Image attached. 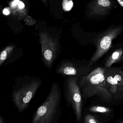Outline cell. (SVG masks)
<instances>
[{
	"label": "cell",
	"mask_w": 123,
	"mask_h": 123,
	"mask_svg": "<svg viewBox=\"0 0 123 123\" xmlns=\"http://www.w3.org/2000/svg\"><path fill=\"white\" fill-rule=\"evenodd\" d=\"M73 6V3L72 0H63V9L66 11L71 10Z\"/></svg>",
	"instance_id": "16"
},
{
	"label": "cell",
	"mask_w": 123,
	"mask_h": 123,
	"mask_svg": "<svg viewBox=\"0 0 123 123\" xmlns=\"http://www.w3.org/2000/svg\"><path fill=\"white\" fill-rule=\"evenodd\" d=\"M3 13L4 15H8L10 13V10L8 8H5L3 11Z\"/></svg>",
	"instance_id": "17"
},
{
	"label": "cell",
	"mask_w": 123,
	"mask_h": 123,
	"mask_svg": "<svg viewBox=\"0 0 123 123\" xmlns=\"http://www.w3.org/2000/svg\"><path fill=\"white\" fill-rule=\"evenodd\" d=\"M23 54L22 51L17 49L14 44L6 46L0 53V67H7L19 59Z\"/></svg>",
	"instance_id": "9"
},
{
	"label": "cell",
	"mask_w": 123,
	"mask_h": 123,
	"mask_svg": "<svg viewBox=\"0 0 123 123\" xmlns=\"http://www.w3.org/2000/svg\"><path fill=\"white\" fill-rule=\"evenodd\" d=\"M42 83L39 78L27 75L13 79L11 100L18 112L23 113L28 109Z\"/></svg>",
	"instance_id": "3"
},
{
	"label": "cell",
	"mask_w": 123,
	"mask_h": 123,
	"mask_svg": "<svg viewBox=\"0 0 123 123\" xmlns=\"http://www.w3.org/2000/svg\"><path fill=\"white\" fill-rule=\"evenodd\" d=\"M93 113L97 114L104 121L105 123L114 118L113 109L105 105L91 104L85 109L84 113Z\"/></svg>",
	"instance_id": "11"
},
{
	"label": "cell",
	"mask_w": 123,
	"mask_h": 123,
	"mask_svg": "<svg viewBox=\"0 0 123 123\" xmlns=\"http://www.w3.org/2000/svg\"><path fill=\"white\" fill-rule=\"evenodd\" d=\"M123 30V27L122 26L112 28L100 34L94 39L96 49L90 59L91 67L93 68L99 60L106 54L112 47L113 40L121 33Z\"/></svg>",
	"instance_id": "7"
},
{
	"label": "cell",
	"mask_w": 123,
	"mask_h": 123,
	"mask_svg": "<svg viewBox=\"0 0 123 123\" xmlns=\"http://www.w3.org/2000/svg\"><path fill=\"white\" fill-rule=\"evenodd\" d=\"M104 75L105 86L114 97L116 93L118 86L123 78L122 66L105 67Z\"/></svg>",
	"instance_id": "8"
},
{
	"label": "cell",
	"mask_w": 123,
	"mask_h": 123,
	"mask_svg": "<svg viewBox=\"0 0 123 123\" xmlns=\"http://www.w3.org/2000/svg\"><path fill=\"white\" fill-rule=\"evenodd\" d=\"M123 56V46L114 49L106 56L103 63V66L109 67L115 63H118Z\"/></svg>",
	"instance_id": "13"
},
{
	"label": "cell",
	"mask_w": 123,
	"mask_h": 123,
	"mask_svg": "<svg viewBox=\"0 0 123 123\" xmlns=\"http://www.w3.org/2000/svg\"><path fill=\"white\" fill-rule=\"evenodd\" d=\"M90 60L75 58L62 60L56 68L55 72L62 77L75 76L80 78L87 75L93 68L90 66Z\"/></svg>",
	"instance_id": "6"
},
{
	"label": "cell",
	"mask_w": 123,
	"mask_h": 123,
	"mask_svg": "<svg viewBox=\"0 0 123 123\" xmlns=\"http://www.w3.org/2000/svg\"><path fill=\"white\" fill-rule=\"evenodd\" d=\"M10 9L13 15L18 20L27 16L28 10L24 3L20 0H14L10 3Z\"/></svg>",
	"instance_id": "12"
},
{
	"label": "cell",
	"mask_w": 123,
	"mask_h": 123,
	"mask_svg": "<svg viewBox=\"0 0 123 123\" xmlns=\"http://www.w3.org/2000/svg\"><path fill=\"white\" fill-rule=\"evenodd\" d=\"M41 1L46 6H47V0H41Z\"/></svg>",
	"instance_id": "21"
},
{
	"label": "cell",
	"mask_w": 123,
	"mask_h": 123,
	"mask_svg": "<svg viewBox=\"0 0 123 123\" xmlns=\"http://www.w3.org/2000/svg\"><path fill=\"white\" fill-rule=\"evenodd\" d=\"M80 78L75 76L65 77L63 83V93L67 107L71 106L77 123L82 120L83 100L81 90L78 84Z\"/></svg>",
	"instance_id": "4"
},
{
	"label": "cell",
	"mask_w": 123,
	"mask_h": 123,
	"mask_svg": "<svg viewBox=\"0 0 123 123\" xmlns=\"http://www.w3.org/2000/svg\"><path fill=\"white\" fill-rule=\"evenodd\" d=\"M42 62L45 68L51 70L62 52L61 44L57 38L51 36L47 32L39 34Z\"/></svg>",
	"instance_id": "5"
},
{
	"label": "cell",
	"mask_w": 123,
	"mask_h": 123,
	"mask_svg": "<svg viewBox=\"0 0 123 123\" xmlns=\"http://www.w3.org/2000/svg\"><path fill=\"white\" fill-rule=\"evenodd\" d=\"M105 67L93 68L87 75L80 77L78 84L81 90L83 104L88 99L95 97L105 105H114L113 97L105 86Z\"/></svg>",
	"instance_id": "1"
},
{
	"label": "cell",
	"mask_w": 123,
	"mask_h": 123,
	"mask_svg": "<svg viewBox=\"0 0 123 123\" xmlns=\"http://www.w3.org/2000/svg\"><path fill=\"white\" fill-rule=\"evenodd\" d=\"M116 123H123V117L119 118L116 121Z\"/></svg>",
	"instance_id": "18"
},
{
	"label": "cell",
	"mask_w": 123,
	"mask_h": 123,
	"mask_svg": "<svg viewBox=\"0 0 123 123\" xmlns=\"http://www.w3.org/2000/svg\"><path fill=\"white\" fill-rule=\"evenodd\" d=\"M122 66L123 69V66ZM114 105L123 104V77L118 85L116 93L113 97Z\"/></svg>",
	"instance_id": "15"
},
{
	"label": "cell",
	"mask_w": 123,
	"mask_h": 123,
	"mask_svg": "<svg viewBox=\"0 0 123 123\" xmlns=\"http://www.w3.org/2000/svg\"><path fill=\"white\" fill-rule=\"evenodd\" d=\"M112 5L110 0H95L88 5L89 15L92 16L106 15Z\"/></svg>",
	"instance_id": "10"
},
{
	"label": "cell",
	"mask_w": 123,
	"mask_h": 123,
	"mask_svg": "<svg viewBox=\"0 0 123 123\" xmlns=\"http://www.w3.org/2000/svg\"><path fill=\"white\" fill-rule=\"evenodd\" d=\"M5 123V122L4 118H3L2 116H0V123Z\"/></svg>",
	"instance_id": "19"
},
{
	"label": "cell",
	"mask_w": 123,
	"mask_h": 123,
	"mask_svg": "<svg viewBox=\"0 0 123 123\" xmlns=\"http://www.w3.org/2000/svg\"><path fill=\"white\" fill-rule=\"evenodd\" d=\"M119 4L123 7V0H117Z\"/></svg>",
	"instance_id": "20"
},
{
	"label": "cell",
	"mask_w": 123,
	"mask_h": 123,
	"mask_svg": "<svg viewBox=\"0 0 123 123\" xmlns=\"http://www.w3.org/2000/svg\"><path fill=\"white\" fill-rule=\"evenodd\" d=\"M122 62H123V56L121 58V59L119 60V63H122Z\"/></svg>",
	"instance_id": "22"
},
{
	"label": "cell",
	"mask_w": 123,
	"mask_h": 123,
	"mask_svg": "<svg viewBox=\"0 0 123 123\" xmlns=\"http://www.w3.org/2000/svg\"><path fill=\"white\" fill-rule=\"evenodd\" d=\"M83 119L84 123H104L103 120L96 114L91 113H85Z\"/></svg>",
	"instance_id": "14"
},
{
	"label": "cell",
	"mask_w": 123,
	"mask_h": 123,
	"mask_svg": "<svg viewBox=\"0 0 123 123\" xmlns=\"http://www.w3.org/2000/svg\"><path fill=\"white\" fill-rule=\"evenodd\" d=\"M62 92L58 83H52L45 101L33 114L31 123H57L62 116Z\"/></svg>",
	"instance_id": "2"
}]
</instances>
